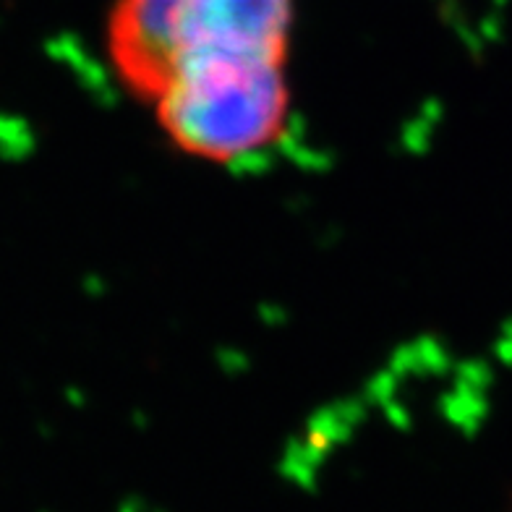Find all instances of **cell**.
I'll return each mask as SVG.
<instances>
[{"mask_svg": "<svg viewBox=\"0 0 512 512\" xmlns=\"http://www.w3.org/2000/svg\"><path fill=\"white\" fill-rule=\"evenodd\" d=\"M157 123L183 155L233 162L270 147L290 113L285 61L209 50L194 55L155 100Z\"/></svg>", "mask_w": 512, "mask_h": 512, "instance_id": "1", "label": "cell"}, {"mask_svg": "<svg viewBox=\"0 0 512 512\" xmlns=\"http://www.w3.org/2000/svg\"><path fill=\"white\" fill-rule=\"evenodd\" d=\"M194 48L191 0H115L108 58L134 97L157 100Z\"/></svg>", "mask_w": 512, "mask_h": 512, "instance_id": "2", "label": "cell"}, {"mask_svg": "<svg viewBox=\"0 0 512 512\" xmlns=\"http://www.w3.org/2000/svg\"><path fill=\"white\" fill-rule=\"evenodd\" d=\"M194 48L199 53L264 55L285 61L293 32V0H191Z\"/></svg>", "mask_w": 512, "mask_h": 512, "instance_id": "3", "label": "cell"}]
</instances>
